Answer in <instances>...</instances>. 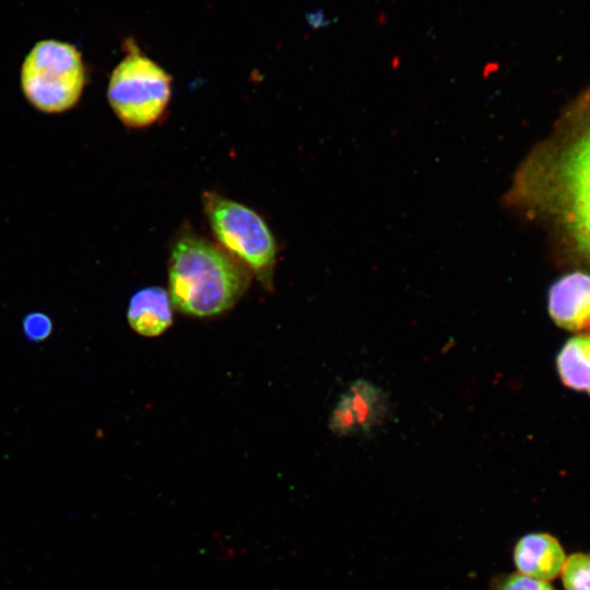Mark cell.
Returning <instances> with one entry per match:
<instances>
[{"instance_id": "cell-1", "label": "cell", "mask_w": 590, "mask_h": 590, "mask_svg": "<svg viewBox=\"0 0 590 590\" xmlns=\"http://www.w3.org/2000/svg\"><path fill=\"white\" fill-rule=\"evenodd\" d=\"M515 201L545 219L590 262V96L526 162Z\"/></svg>"}, {"instance_id": "cell-2", "label": "cell", "mask_w": 590, "mask_h": 590, "mask_svg": "<svg viewBox=\"0 0 590 590\" xmlns=\"http://www.w3.org/2000/svg\"><path fill=\"white\" fill-rule=\"evenodd\" d=\"M168 267L173 305L193 317H212L229 309L247 285V275L233 258L196 235H185L175 243Z\"/></svg>"}, {"instance_id": "cell-3", "label": "cell", "mask_w": 590, "mask_h": 590, "mask_svg": "<svg viewBox=\"0 0 590 590\" xmlns=\"http://www.w3.org/2000/svg\"><path fill=\"white\" fill-rule=\"evenodd\" d=\"M86 81L80 51L71 44L47 39L25 57L21 86L26 99L47 114L63 113L76 105Z\"/></svg>"}, {"instance_id": "cell-4", "label": "cell", "mask_w": 590, "mask_h": 590, "mask_svg": "<svg viewBox=\"0 0 590 590\" xmlns=\"http://www.w3.org/2000/svg\"><path fill=\"white\" fill-rule=\"evenodd\" d=\"M170 95L168 73L131 43L128 55L114 69L107 88L116 116L129 128L151 126L165 113Z\"/></svg>"}, {"instance_id": "cell-5", "label": "cell", "mask_w": 590, "mask_h": 590, "mask_svg": "<svg viewBox=\"0 0 590 590\" xmlns=\"http://www.w3.org/2000/svg\"><path fill=\"white\" fill-rule=\"evenodd\" d=\"M204 211L221 245L269 285L276 244L264 220L247 205L212 192L204 196Z\"/></svg>"}, {"instance_id": "cell-6", "label": "cell", "mask_w": 590, "mask_h": 590, "mask_svg": "<svg viewBox=\"0 0 590 590\" xmlns=\"http://www.w3.org/2000/svg\"><path fill=\"white\" fill-rule=\"evenodd\" d=\"M390 414V401L376 384L357 379L350 384L332 409L329 427L341 437L368 435L381 427Z\"/></svg>"}, {"instance_id": "cell-7", "label": "cell", "mask_w": 590, "mask_h": 590, "mask_svg": "<svg viewBox=\"0 0 590 590\" xmlns=\"http://www.w3.org/2000/svg\"><path fill=\"white\" fill-rule=\"evenodd\" d=\"M551 319L568 331H590V274L568 272L556 279L546 297Z\"/></svg>"}, {"instance_id": "cell-8", "label": "cell", "mask_w": 590, "mask_h": 590, "mask_svg": "<svg viewBox=\"0 0 590 590\" xmlns=\"http://www.w3.org/2000/svg\"><path fill=\"white\" fill-rule=\"evenodd\" d=\"M512 558L517 573L548 582L560 574L566 556L562 544L554 535L532 532L517 541Z\"/></svg>"}, {"instance_id": "cell-9", "label": "cell", "mask_w": 590, "mask_h": 590, "mask_svg": "<svg viewBox=\"0 0 590 590\" xmlns=\"http://www.w3.org/2000/svg\"><path fill=\"white\" fill-rule=\"evenodd\" d=\"M174 305L169 293L158 286L135 292L129 302L127 319L142 337H157L173 323Z\"/></svg>"}, {"instance_id": "cell-10", "label": "cell", "mask_w": 590, "mask_h": 590, "mask_svg": "<svg viewBox=\"0 0 590 590\" xmlns=\"http://www.w3.org/2000/svg\"><path fill=\"white\" fill-rule=\"evenodd\" d=\"M555 365L565 387L590 396V331L568 339L557 353Z\"/></svg>"}, {"instance_id": "cell-11", "label": "cell", "mask_w": 590, "mask_h": 590, "mask_svg": "<svg viewBox=\"0 0 590 590\" xmlns=\"http://www.w3.org/2000/svg\"><path fill=\"white\" fill-rule=\"evenodd\" d=\"M560 575L565 590H590V553L570 554L565 559Z\"/></svg>"}, {"instance_id": "cell-12", "label": "cell", "mask_w": 590, "mask_h": 590, "mask_svg": "<svg viewBox=\"0 0 590 590\" xmlns=\"http://www.w3.org/2000/svg\"><path fill=\"white\" fill-rule=\"evenodd\" d=\"M492 590H555L548 582L519 573L504 574L492 581Z\"/></svg>"}, {"instance_id": "cell-13", "label": "cell", "mask_w": 590, "mask_h": 590, "mask_svg": "<svg viewBox=\"0 0 590 590\" xmlns=\"http://www.w3.org/2000/svg\"><path fill=\"white\" fill-rule=\"evenodd\" d=\"M22 327L25 337L33 342H42L52 332L50 317L42 311H33L26 315L22 321Z\"/></svg>"}]
</instances>
